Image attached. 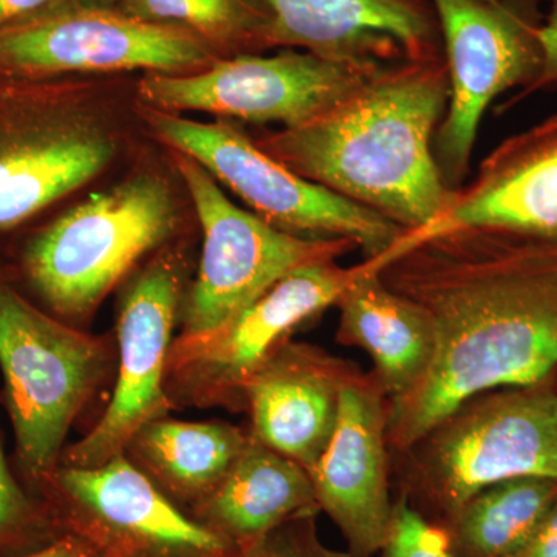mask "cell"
Instances as JSON below:
<instances>
[{"label":"cell","instance_id":"1","mask_svg":"<svg viewBox=\"0 0 557 557\" xmlns=\"http://www.w3.org/2000/svg\"><path fill=\"white\" fill-rule=\"evenodd\" d=\"M380 260L381 281L426 313L435 338L424 379L387 403L392 457L474 395L557 376V236L405 233Z\"/></svg>","mask_w":557,"mask_h":557},{"label":"cell","instance_id":"2","mask_svg":"<svg viewBox=\"0 0 557 557\" xmlns=\"http://www.w3.org/2000/svg\"><path fill=\"white\" fill-rule=\"evenodd\" d=\"M449 91L445 58L391 62L335 108L258 146L300 177L418 233L456 190L434 156Z\"/></svg>","mask_w":557,"mask_h":557},{"label":"cell","instance_id":"3","mask_svg":"<svg viewBox=\"0 0 557 557\" xmlns=\"http://www.w3.org/2000/svg\"><path fill=\"white\" fill-rule=\"evenodd\" d=\"M394 458L398 497L440 528L487 486L557 479V376L474 395Z\"/></svg>","mask_w":557,"mask_h":557},{"label":"cell","instance_id":"4","mask_svg":"<svg viewBox=\"0 0 557 557\" xmlns=\"http://www.w3.org/2000/svg\"><path fill=\"white\" fill-rule=\"evenodd\" d=\"M115 364L116 346L36 306L0 270L3 401L16 438V474L35 496L57 468L70 428Z\"/></svg>","mask_w":557,"mask_h":557},{"label":"cell","instance_id":"5","mask_svg":"<svg viewBox=\"0 0 557 557\" xmlns=\"http://www.w3.org/2000/svg\"><path fill=\"white\" fill-rule=\"evenodd\" d=\"M170 186L143 174L94 194L25 242L20 277L40 307L75 325L177 228Z\"/></svg>","mask_w":557,"mask_h":557},{"label":"cell","instance_id":"6","mask_svg":"<svg viewBox=\"0 0 557 557\" xmlns=\"http://www.w3.org/2000/svg\"><path fill=\"white\" fill-rule=\"evenodd\" d=\"M434 0L449 101L434 156L449 188L467 177L480 121L498 95L557 87V0Z\"/></svg>","mask_w":557,"mask_h":557},{"label":"cell","instance_id":"7","mask_svg":"<svg viewBox=\"0 0 557 557\" xmlns=\"http://www.w3.org/2000/svg\"><path fill=\"white\" fill-rule=\"evenodd\" d=\"M148 120L175 152L196 160L278 230L350 240L366 259L386 255L406 233L379 212L289 171L230 124L199 123L157 109Z\"/></svg>","mask_w":557,"mask_h":557},{"label":"cell","instance_id":"8","mask_svg":"<svg viewBox=\"0 0 557 557\" xmlns=\"http://www.w3.org/2000/svg\"><path fill=\"white\" fill-rule=\"evenodd\" d=\"M175 163L203 231L199 274L180 310V336L214 332L289 271L357 249L350 240L311 239L278 230L236 207L196 160L175 152Z\"/></svg>","mask_w":557,"mask_h":557},{"label":"cell","instance_id":"9","mask_svg":"<svg viewBox=\"0 0 557 557\" xmlns=\"http://www.w3.org/2000/svg\"><path fill=\"white\" fill-rule=\"evenodd\" d=\"M361 270L362 263L343 267L336 259L306 263L222 327L175 338L164 380L172 408L245 409L252 373L304 322L338 306Z\"/></svg>","mask_w":557,"mask_h":557},{"label":"cell","instance_id":"10","mask_svg":"<svg viewBox=\"0 0 557 557\" xmlns=\"http://www.w3.org/2000/svg\"><path fill=\"white\" fill-rule=\"evenodd\" d=\"M39 497L62 534L83 539L101 557L242 553L172 502L126 454L94 468L57 465Z\"/></svg>","mask_w":557,"mask_h":557},{"label":"cell","instance_id":"11","mask_svg":"<svg viewBox=\"0 0 557 557\" xmlns=\"http://www.w3.org/2000/svg\"><path fill=\"white\" fill-rule=\"evenodd\" d=\"M391 64V62H388ZM383 62L332 60L287 49L273 57L237 54L193 73H148L139 95L157 110H199L295 127L350 97Z\"/></svg>","mask_w":557,"mask_h":557},{"label":"cell","instance_id":"12","mask_svg":"<svg viewBox=\"0 0 557 557\" xmlns=\"http://www.w3.org/2000/svg\"><path fill=\"white\" fill-rule=\"evenodd\" d=\"M218 60L208 44L178 28L73 2L0 32V72L22 78L138 69L178 75Z\"/></svg>","mask_w":557,"mask_h":557},{"label":"cell","instance_id":"13","mask_svg":"<svg viewBox=\"0 0 557 557\" xmlns=\"http://www.w3.org/2000/svg\"><path fill=\"white\" fill-rule=\"evenodd\" d=\"M183 273L177 256L164 252L131 282L116 322V380L100 421L72 446L58 465L100 467L126 453L139 429L168 417V361L182 310Z\"/></svg>","mask_w":557,"mask_h":557},{"label":"cell","instance_id":"14","mask_svg":"<svg viewBox=\"0 0 557 557\" xmlns=\"http://www.w3.org/2000/svg\"><path fill=\"white\" fill-rule=\"evenodd\" d=\"M2 73V72H0ZM0 81V233L100 174L115 143L70 115L57 97L27 78Z\"/></svg>","mask_w":557,"mask_h":557},{"label":"cell","instance_id":"15","mask_svg":"<svg viewBox=\"0 0 557 557\" xmlns=\"http://www.w3.org/2000/svg\"><path fill=\"white\" fill-rule=\"evenodd\" d=\"M319 511L338 527L354 557H375L394 516L387 398L372 373L357 369L341 395L335 431L310 471Z\"/></svg>","mask_w":557,"mask_h":557},{"label":"cell","instance_id":"16","mask_svg":"<svg viewBox=\"0 0 557 557\" xmlns=\"http://www.w3.org/2000/svg\"><path fill=\"white\" fill-rule=\"evenodd\" d=\"M269 16L270 47L332 60L445 58L434 0H255Z\"/></svg>","mask_w":557,"mask_h":557},{"label":"cell","instance_id":"17","mask_svg":"<svg viewBox=\"0 0 557 557\" xmlns=\"http://www.w3.org/2000/svg\"><path fill=\"white\" fill-rule=\"evenodd\" d=\"M357 369L324 348L285 341L245 386L249 434L310 472L327 448L343 388Z\"/></svg>","mask_w":557,"mask_h":557},{"label":"cell","instance_id":"18","mask_svg":"<svg viewBox=\"0 0 557 557\" xmlns=\"http://www.w3.org/2000/svg\"><path fill=\"white\" fill-rule=\"evenodd\" d=\"M460 226L557 236V115L505 139L420 237Z\"/></svg>","mask_w":557,"mask_h":557},{"label":"cell","instance_id":"19","mask_svg":"<svg viewBox=\"0 0 557 557\" xmlns=\"http://www.w3.org/2000/svg\"><path fill=\"white\" fill-rule=\"evenodd\" d=\"M379 259H366L361 273L339 299L336 341L364 350L373 379L387 403L406 397L426 375L434 358L431 321L412 300L381 281Z\"/></svg>","mask_w":557,"mask_h":557},{"label":"cell","instance_id":"20","mask_svg":"<svg viewBox=\"0 0 557 557\" xmlns=\"http://www.w3.org/2000/svg\"><path fill=\"white\" fill-rule=\"evenodd\" d=\"M319 512L310 472L249 434L226 478L189 515L242 552L289 520Z\"/></svg>","mask_w":557,"mask_h":557},{"label":"cell","instance_id":"21","mask_svg":"<svg viewBox=\"0 0 557 557\" xmlns=\"http://www.w3.org/2000/svg\"><path fill=\"white\" fill-rule=\"evenodd\" d=\"M248 437L225 421L164 417L139 429L124 454L189 515L226 478Z\"/></svg>","mask_w":557,"mask_h":557},{"label":"cell","instance_id":"22","mask_svg":"<svg viewBox=\"0 0 557 557\" xmlns=\"http://www.w3.org/2000/svg\"><path fill=\"white\" fill-rule=\"evenodd\" d=\"M557 496V479L516 478L469 498L443 528L456 557H507L544 518Z\"/></svg>","mask_w":557,"mask_h":557},{"label":"cell","instance_id":"23","mask_svg":"<svg viewBox=\"0 0 557 557\" xmlns=\"http://www.w3.org/2000/svg\"><path fill=\"white\" fill-rule=\"evenodd\" d=\"M119 9L189 33L218 54L270 49L269 16L255 0H120Z\"/></svg>","mask_w":557,"mask_h":557},{"label":"cell","instance_id":"24","mask_svg":"<svg viewBox=\"0 0 557 557\" xmlns=\"http://www.w3.org/2000/svg\"><path fill=\"white\" fill-rule=\"evenodd\" d=\"M61 536L46 502L11 471L0 442V557L27 555Z\"/></svg>","mask_w":557,"mask_h":557},{"label":"cell","instance_id":"25","mask_svg":"<svg viewBox=\"0 0 557 557\" xmlns=\"http://www.w3.org/2000/svg\"><path fill=\"white\" fill-rule=\"evenodd\" d=\"M380 557H456L445 530L424 519L401 497H395L394 516Z\"/></svg>","mask_w":557,"mask_h":557},{"label":"cell","instance_id":"26","mask_svg":"<svg viewBox=\"0 0 557 557\" xmlns=\"http://www.w3.org/2000/svg\"><path fill=\"white\" fill-rule=\"evenodd\" d=\"M317 518L309 515L289 520L242 549L239 557H354L347 549L330 548L321 541Z\"/></svg>","mask_w":557,"mask_h":557},{"label":"cell","instance_id":"27","mask_svg":"<svg viewBox=\"0 0 557 557\" xmlns=\"http://www.w3.org/2000/svg\"><path fill=\"white\" fill-rule=\"evenodd\" d=\"M507 557H557V496L533 533Z\"/></svg>","mask_w":557,"mask_h":557},{"label":"cell","instance_id":"28","mask_svg":"<svg viewBox=\"0 0 557 557\" xmlns=\"http://www.w3.org/2000/svg\"><path fill=\"white\" fill-rule=\"evenodd\" d=\"M72 2L73 0H0V32L20 27Z\"/></svg>","mask_w":557,"mask_h":557},{"label":"cell","instance_id":"29","mask_svg":"<svg viewBox=\"0 0 557 557\" xmlns=\"http://www.w3.org/2000/svg\"><path fill=\"white\" fill-rule=\"evenodd\" d=\"M17 557H101L83 539L75 534H62L46 547Z\"/></svg>","mask_w":557,"mask_h":557},{"label":"cell","instance_id":"30","mask_svg":"<svg viewBox=\"0 0 557 557\" xmlns=\"http://www.w3.org/2000/svg\"><path fill=\"white\" fill-rule=\"evenodd\" d=\"M73 3L90 9H119L120 0H73Z\"/></svg>","mask_w":557,"mask_h":557}]
</instances>
